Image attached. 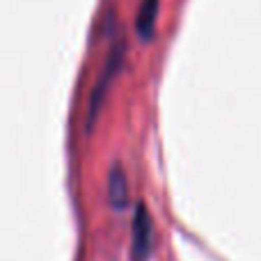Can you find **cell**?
I'll return each mask as SVG.
<instances>
[{
    "label": "cell",
    "instance_id": "6da1fadb",
    "mask_svg": "<svg viewBox=\"0 0 261 261\" xmlns=\"http://www.w3.org/2000/svg\"><path fill=\"white\" fill-rule=\"evenodd\" d=\"M133 241H130V259L133 261H147L151 254V245H153V222H151V213L144 206L142 202L135 204L133 211Z\"/></svg>",
    "mask_w": 261,
    "mask_h": 261
},
{
    "label": "cell",
    "instance_id": "7a4b0ae2",
    "mask_svg": "<svg viewBox=\"0 0 261 261\" xmlns=\"http://www.w3.org/2000/svg\"><path fill=\"white\" fill-rule=\"evenodd\" d=\"M122 60H124V44H117V48H115V50H113V55L108 58L103 73L99 76V81H96L94 90H92V94H90V110H87V128H90L92 124H94L96 115H99L101 103H103V96H106V92H108L110 81H113L115 73H117V71H119V67H122Z\"/></svg>",
    "mask_w": 261,
    "mask_h": 261
},
{
    "label": "cell",
    "instance_id": "3957f363",
    "mask_svg": "<svg viewBox=\"0 0 261 261\" xmlns=\"http://www.w3.org/2000/svg\"><path fill=\"white\" fill-rule=\"evenodd\" d=\"M108 199L115 211H124L128 206V184L119 163H115L108 172Z\"/></svg>",
    "mask_w": 261,
    "mask_h": 261
},
{
    "label": "cell",
    "instance_id": "277c9868",
    "mask_svg": "<svg viewBox=\"0 0 261 261\" xmlns=\"http://www.w3.org/2000/svg\"><path fill=\"white\" fill-rule=\"evenodd\" d=\"M156 14H158V0H142L138 9V18H135V28L142 41H149L153 35V25H156Z\"/></svg>",
    "mask_w": 261,
    "mask_h": 261
}]
</instances>
